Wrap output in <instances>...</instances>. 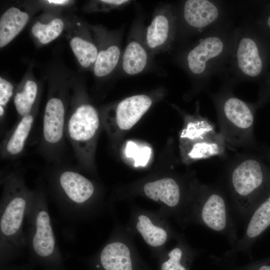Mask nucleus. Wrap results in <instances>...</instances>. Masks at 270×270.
<instances>
[{
  "instance_id": "393cba45",
  "label": "nucleus",
  "mask_w": 270,
  "mask_h": 270,
  "mask_svg": "<svg viewBox=\"0 0 270 270\" xmlns=\"http://www.w3.org/2000/svg\"><path fill=\"white\" fill-rule=\"evenodd\" d=\"M64 28L63 20L56 18L47 24L36 22L32 28V32L40 43L46 44L56 38L62 33Z\"/></svg>"
},
{
  "instance_id": "aec40b11",
  "label": "nucleus",
  "mask_w": 270,
  "mask_h": 270,
  "mask_svg": "<svg viewBox=\"0 0 270 270\" xmlns=\"http://www.w3.org/2000/svg\"><path fill=\"white\" fill-rule=\"evenodd\" d=\"M28 20V14L17 8L12 6L6 10L0 18V47H4L14 40Z\"/></svg>"
},
{
  "instance_id": "f257e3e1",
  "label": "nucleus",
  "mask_w": 270,
  "mask_h": 270,
  "mask_svg": "<svg viewBox=\"0 0 270 270\" xmlns=\"http://www.w3.org/2000/svg\"><path fill=\"white\" fill-rule=\"evenodd\" d=\"M24 174V170L18 166L1 172V252H15L26 248L24 224L34 190H30L27 187Z\"/></svg>"
},
{
  "instance_id": "20e7f679",
  "label": "nucleus",
  "mask_w": 270,
  "mask_h": 270,
  "mask_svg": "<svg viewBox=\"0 0 270 270\" xmlns=\"http://www.w3.org/2000/svg\"><path fill=\"white\" fill-rule=\"evenodd\" d=\"M45 177L50 193L63 212L74 219L84 216L96 196L94 184L62 162L52 164Z\"/></svg>"
},
{
  "instance_id": "412c9836",
  "label": "nucleus",
  "mask_w": 270,
  "mask_h": 270,
  "mask_svg": "<svg viewBox=\"0 0 270 270\" xmlns=\"http://www.w3.org/2000/svg\"><path fill=\"white\" fill-rule=\"evenodd\" d=\"M98 50L93 70L96 76L102 78L115 69L120 59L121 50L118 42L114 40Z\"/></svg>"
},
{
  "instance_id": "a211bd4d",
  "label": "nucleus",
  "mask_w": 270,
  "mask_h": 270,
  "mask_svg": "<svg viewBox=\"0 0 270 270\" xmlns=\"http://www.w3.org/2000/svg\"><path fill=\"white\" fill-rule=\"evenodd\" d=\"M100 261L104 270H133L130 248L121 240L107 243L100 252Z\"/></svg>"
},
{
  "instance_id": "6e6552de",
  "label": "nucleus",
  "mask_w": 270,
  "mask_h": 270,
  "mask_svg": "<svg viewBox=\"0 0 270 270\" xmlns=\"http://www.w3.org/2000/svg\"><path fill=\"white\" fill-rule=\"evenodd\" d=\"M24 232L26 248L35 256L44 258H54L58 254L54 231L48 212L47 196L42 184L34 190L28 206Z\"/></svg>"
},
{
  "instance_id": "9b49d317",
  "label": "nucleus",
  "mask_w": 270,
  "mask_h": 270,
  "mask_svg": "<svg viewBox=\"0 0 270 270\" xmlns=\"http://www.w3.org/2000/svg\"><path fill=\"white\" fill-rule=\"evenodd\" d=\"M152 104V97L146 94L126 98L103 114L102 126L108 134L115 138L122 132L132 128Z\"/></svg>"
},
{
  "instance_id": "423d86ee",
  "label": "nucleus",
  "mask_w": 270,
  "mask_h": 270,
  "mask_svg": "<svg viewBox=\"0 0 270 270\" xmlns=\"http://www.w3.org/2000/svg\"><path fill=\"white\" fill-rule=\"evenodd\" d=\"M224 236L232 248L238 240L234 220L224 191L219 187L195 182L184 218Z\"/></svg>"
},
{
  "instance_id": "7c9ffc66",
  "label": "nucleus",
  "mask_w": 270,
  "mask_h": 270,
  "mask_svg": "<svg viewBox=\"0 0 270 270\" xmlns=\"http://www.w3.org/2000/svg\"><path fill=\"white\" fill-rule=\"evenodd\" d=\"M267 24L270 28V16H268L267 20Z\"/></svg>"
},
{
  "instance_id": "9d476101",
  "label": "nucleus",
  "mask_w": 270,
  "mask_h": 270,
  "mask_svg": "<svg viewBox=\"0 0 270 270\" xmlns=\"http://www.w3.org/2000/svg\"><path fill=\"white\" fill-rule=\"evenodd\" d=\"M228 70L233 80H248L258 77L264 69L260 46L248 22L236 28Z\"/></svg>"
},
{
  "instance_id": "4be33fe9",
  "label": "nucleus",
  "mask_w": 270,
  "mask_h": 270,
  "mask_svg": "<svg viewBox=\"0 0 270 270\" xmlns=\"http://www.w3.org/2000/svg\"><path fill=\"white\" fill-rule=\"evenodd\" d=\"M178 240L177 244L168 252V258L162 263L161 270H188V264L196 251L191 248L184 239Z\"/></svg>"
},
{
  "instance_id": "bb28decb",
  "label": "nucleus",
  "mask_w": 270,
  "mask_h": 270,
  "mask_svg": "<svg viewBox=\"0 0 270 270\" xmlns=\"http://www.w3.org/2000/svg\"><path fill=\"white\" fill-rule=\"evenodd\" d=\"M132 2L130 0H101L92 2V11H107L124 8Z\"/></svg>"
},
{
  "instance_id": "1a4fd4ad",
  "label": "nucleus",
  "mask_w": 270,
  "mask_h": 270,
  "mask_svg": "<svg viewBox=\"0 0 270 270\" xmlns=\"http://www.w3.org/2000/svg\"><path fill=\"white\" fill-rule=\"evenodd\" d=\"M180 136L183 160L189 162L222 154L225 141L214 125L200 115L187 116Z\"/></svg>"
},
{
  "instance_id": "5701e85b",
  "label": "nucleus",
  "mask_w": 270,
  "mask_h": 270,
  "mask_svg": "<svg viewBox=\"0 0 270 270\" xmlns=\"http://www.w3.org/2000/svg\"><path fill=\"white\" fill-rule=\"evenodd\" d=\"M38 96V86L32 80H27L14 96V102L18 119L29 114L34 106Z\"/></svg>"
},
{
  "instance_id": "f3484780",
  "label": "nucleus",
  "mask_w": 270,
  "mask_h": 270,
  "mask_svg": "<svg viewBox=\"0 0 270 270\" xmlns=\"http://www.w3.org/2000/svg\"><path fill=\"white\" fill-rule=\"evenodd\" d=\"M150 52L145 44L144 36L133 34L130 39L122 57L123 72L133 76L143 72L148 64Z\"/></svg>"
},
{
  "instance_id": "a878e982",
  "label": "nucleus",
  "mask_w": 270,
  "mask_h": 270,
  "mask_svg": "<svg viewBox=\"0 0 270 270\" xmlns=\"http://www.w3.org/2000/svg\"><path fill=\"white\" fill-rule=\"evenodd\" d=\"M126 155L134 160L136 166H144L148 162L152 154V149L148 146H139L130 141L125 148Z\"/></svg>"
},
{
  "instance_id": "c85d7f7f",
  "label": "nucleus",
  "mask_w": 270,
  "mask_h": 270,
  "mask_svg": "<svg viewBox=\"0 0 270 270\" xmlns=\"http://www.w3.org/2000/svg\"><path fill=\"white\" fill-rule=\"evenodd\" d=\"M230 270H270V256L254 261L250 264Z\"/></svg>"
},
{
  "instance_id": "ddd939ff",
  "label": "nucleus",
  "mask_w": 270,
  "mask_h": 270,
  "mask_svg": "<svg viewBox=\"0 0 270 270\" xmlns=\"http://www.w3.org/2000/svg\"><path fill=\"white\" fill-rule=\"evenodd\" d=\"M176 30V16L170 6H164L156 10L144 35L150 53L154 54L169 50Z\"/></svg>"
},
{
  "instance_id": "f03ea898",
  "label": "nucleus",
  "mask_w": 270,
  "mask_h": 270,
  "mask_svg": "<svg viewBox=\"0 0 270 270\" xmlns=\"http://www.w3.org/2000/svg\"><path fill=\"white\" fill-rule=\"evenodd\" d=\"M227 192L238 216L247 219L256 204L270 188V172L259 159L248 153L226 162Z\"/></svg>"
},
{
  "instance_id": "cd10ccee",
  "label": "nucleus",
  "mask_w": 270,
  "mask_h": 270,
  "mask_svg": "<svg viewBox=\"0 0 270 270\" xmlns=\"http://www.w3.org/2000/svg\"><path fill=\"white\" fill-rule=\"evenodd\" d=\"M14 86L6 79L0 78V106L6 108L14 95Z\"/></svg>"
},
{
  "instance_id": "6ab92c4d",
  "label": "nucleus",
  "mask_w": 270,
  "mask_h": 270,
  "mask_svg": "<svg viewBox=\"0 0 270 270\" xmlns=\"http://www.w3.org/2000/svg\"><path fill=\"white\" fill-rule=\"evenodd\" d=\"M135 228L145 242L153 248H159L168 241L170 232L166 226L156 223L148 214L138 215L135 221Z\"/></svg>"
},
{
  "instance_id": "0eeeda50",
  "label": "nucleus",
  "mask_w": 270,
  "mask_h": 270,
  "mask_svg": "<svg viewBox=\"0 0 270 270\" xmlns=\"http://www.w3.org/2000/svg\"><path fill=\"white\" fill-rule=\"evenodd\" d=\"M220 134L232 146L250 149L254 144V112L252 106L236 96L228 86L211 95Z\"/></svg>"
},
{
  "instance_id": "2eb2a0df",
  "label": "nucleus",
  "mask_w": 270,
  "mask_h": 270,
  "mask_svg": "<svg viewBox=\"0 0 270 270\" xmlns=\"http://www.w3.org/2000/svg\"><path fill=\"white\" fill-rule=\"evenodd\" d=\"M224 12L223 6L219 2L187 0L184 3L182 16L189 27L199 32H204L225 23L223 21Z\"/></svg>"
},
{
  "instance_id": "39448f33",
  "label": "nucleus",
  "mask_w": 270,
  "mask_h": 270,
  "mask_svg": "<svg viewBox=\"0 0 270 270\" xmlns=\"http://www.w3.org/2000/svg\"><path fill=\"white\" fill-rule=\"evenodd\" d=\"M67 114L66 136L71 144L78 167L93 172L95 169V153L102 125V118L96 108L82 96H76Z\"/></svg>"
},
{
  "instance_id": "dca6fc26",
  "label": "nucleus",
  "mask_w": 270,
  "mask_h": 270,
  "mask_svg": "<svg viewBox=\"0 0 270 270\" xmlns=\"http://www.w3.org/2000/svg\"><path fill=\"white\" fill-rule=\"evenodd\" d=\"M36 110L34 107L28 114L18 119L4 135L0 144V158L14 160L24 154L27 140L36 120Z\"/></svg>"
},
{
  "instance_id": "7ed1b4c3",
  "label": "nucleus",
  "mask_w": 270,
  "mask_h": 270,
  "mask_svg": "<svg viewBox=\"0 0 270 270\" xmlns=\"http://www.w3.org/2000/svg\"><path fill=\"white\" fill-rule=\"evenodd\" d=\"M236 28L227 22L204 32L188 51L185 65L189 73L208 86L212 76L226 70L234 44Z\"/></svg>"
},
{
  "instance_id": "f8f14e48",
  "label": "nucleus",
  "mask_w": 270,
  "mask_h": 270,
  "mask_svg": "<svg viewBox=\"0 0 270 270\" xmlns=\"http://www.w3.org/2000/svg\"><path fill=\"white\" fill-rule=\"evenodd\" d=\"M270 228V188L256 204L247 218L244 233L236 244L219 258L220 262H226L242 252L250 255L254 242Z\"/></svg>"
},
{
  "instance_id": "c756f323",
  "label": "nucleus",
  "mask_w": 270,
  "mask_h": 270,
  "mask_svg": "<svg viewBox=\"0 0 270 270\" xmlns=\"http://www.w3.org/2000/svg\"><path fill=\"white\" fill-rule=\"evenodd\" d=\"M50 4H55L64 5L68 4L70 0H47Z\"/></svg>"
},
{
  "instance_id": "4468645a",
  "label": "nucleus",
  "mask_w": 270,
  "mask_h": 270,
  "mask_svg": "<svg viewBox=\"0 0 270 270\" xmlns=\"http://www.w3.org/2000/svg\"><path fill=\"white\" fill-rule=\"evenodd\" d=\"M142 191L148 198L184 218L191 199L184 198L182 186L176 179L166 177L148 182Z\"/></svg>"
},
{
  "instance_id": "b1692460",
  "label": "nucleus",
  "mask_w": 270,
  "mask_h": 270,
  "mask_svg": "<svg viewBox=\"0 0 270 270\" xmlns=\"http://www.w3.org/2000/svg\"><path fill=\"white\" fill-rule=\"evenodd\" d=\"M70 48L81 66L88 68L94 66L98 54V48L92 40L80 36L72 38Z\"/></svg>"
}]
</instances>
